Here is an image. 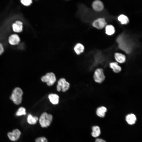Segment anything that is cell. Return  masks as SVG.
Instances as JSON below:
<instances>
[{
	"mask_svg": "<svg viewBox=\"0 0 142 142\" xmlns=\"http://www.w3.org/2000/svg\"><path fill=\"white\" fill-rule=\"evenodd\" d=\"M52 115L46 112L43 113L39 118V122L42 128H46L49 126L52 121Z\"/></svg>",
	"mask_w": 142,
	"mask_h": 142,
	"instance_id": "cell-1",
	"label": "cell"
},
{
	"mask_svg": "<svg viewBox=\"0 0 142 142\" xmlns=\"http://www.w3.org/2000/svg\"><path fill=\"white\" fill-rule=\"evenodd\" d=\"M23 94V92L21 89L19 87H16L13 90L10 99L15 104L19 105L22 102Z\"/></svg>",
	"mask_w": 142,
	"mask_h": 142,
	"instance_id": "cell-2",
	"label": "cell"
},
{
	"mask_svg": "<svg viewBox=\"0 0 142 142\" xmlns=\"http://www.w3.org/2000/svg\"><path fill=\"white\" fill-rule=\"evenodd\" d=\"M120 48L128 54L129 53L131 50V47L122 35L118 36L117 39Z\"/></svg>",
	"mask_w": 142,
	"mask_h": 142,
	"instance_id": "cell-3",
	"label": "cell"
},
{
	"mask_svg": "<svg viewBox=\"0 0 142 142\" xmlns=\"http://www.w3.org/2000/svg\"><path fill=\"white\" fill-rule=\"evenodd\" d=\"M42 81L46 83L49 86L53 85L55 82L56 79L55 74L52 72H49L43 76L41 78Z\"/></svg>",
	"mask_w": 142,
	"mask_h": 142,
	"instance_id": "cell-4",
	"label": "cell"
},
{
	"mask_svg": "<svg viewBox=\"0 0 142 142\" xmlns=\"http://www.w3.org/2000/svg\"><path fill=\"white\" fill-rule=\"evenodd\" d=\"M70 86L69 83L65 79L62 78L60 79L58 82L57 90L58 92L62 90L63 92H65L68 90Z\"/></svg>",
	"mask_w": 142,
	"mask_h": 142,
	"instance_id": "cell-5",
	"label": "cell"
},
{
	"mask_svg": "<svg viewBox=\"0 0 142 142\" xmlns=\"http://www.w3.org/2000/svg\"><path fill=\"white\" fill-rule=\"evenodd\" d=\"M21 135V132L18 129L16 128L12 131L8 132L7 134L8 139L11 141L15 142L20 138Z\"/></svg>",
	"mask_w": 142,
	"mask_h": 142,
	"instance_id": "cell-6",
	"label": "cell"
},
{
	"mask_svg": "<svg viewBox=\"0 0 142 142\" xmlns=\"http://www.w3.org/2000/svg\"><path fill=\"white\" fill-rule=\"evenodd\" d=\"M105 78L103 69L100 68L97 69L94 74V79L95 82L101 83L103 82Z\"/></svg>",
	"mask_w": 142,
	"mask_h": 142,
	"instance_id": "cell-7",
	"label": "cell"
},
{
	"mask_svg": "<svg viewBox=\"0 0 142 142\" xmlns=\"http://www.w3.org/2000/svg\"><path fill=\"white\" fill-rule=\"evenodd\" d=\"M106 24L104 18H99L93 22L92 25L93 27L97 29H101L105 26Z\"/></svg>",
	"mask_w": 142,
	"mask_h": 142,
	"instance_id": "cell-8",
	"label": "cell"
},
{
	"mask_svg": "<svg viewBox=\"0 0 142 142\" xmlns=\"http://www.w3.org/2000/svg\"><path fill=\"white\" fill-rule=\"evenodd\" d=\"M9 43L11 45H15L18 44L20 41V39L18 36L16 34L11 35L9 38Z\"/></svg>",
	"mask_w": 142,
	"mask_h": 142,
	"instance_id": "cell-9",
	"label": "cell"
},
{
	"mask_svg": "<svg viewBox=\"0 0 142 142\" xmlns=\"http://www.w3.org/2000/svg\"><path fill=\"white\" fill-rule=\"evenodd\" d=\"M92 6L94 9L97 11H102L104 8L103 3L99 0H96L93 3Z\"/></svg>",
	"mask_w": 142,
	"mask_h": 142,
	"instance_id": "cell-10",
	"label": "cell"
},
{
	"mask_svg": "<svg viewBox=\"0 0 142 142\" xmlns=\"http://www.w3.org/2000/svg\"><path fill=\"white\" fill-rule=\"evenodd\" d=\"M26 120L28 124L33 125L36 124L39 120V118L37 116H33L31 114H29L27 116Z\"/></svg>",
	"mask_w": 142,
	"mask_h": 142,
	"instance_id": "cell-11",
	"label": "cell"
},
{
	"mask_svg": "<svg viewBox=\"0 0 142 142\" xmlns=\"http://www.w3.org/2000/svg\"><path fill=\"white\" fill-rule=\"evenodd\" d=\"M23 23L19 21H16L12 25L13 30L15 32H20L23 30Z\"/></svg>",
	"mask_w": 142,
	"mask_h": 142,
	"instance_id": "cell-12",
	"label": "cell"
},
{
	"mask_svg": "<svg viewBox=\"0 0 142 142\" xmlns=\"http://www.w3.org/2000/svg\"><path fill=\"white\" fill-rule=\"evenodd\" d=\"M48 98L50 102L53 104H58L59 101V97L56 94L51 93L48 95Z\"/></svg>",
	"mask_w": 142,
	"mask_h": 142,
	"instance_id": "cell-13",
	"label": "cell"
},
{
	"mask_svg": "<svg viewBox=\"0 0 142 142\" xmlns=\"http://www.w3.org/2000/svg\"><path fill=\"white\" fill-rule=\"evenodd\" d=\"M114 57L116 60L120 63H123L126 60L125 55L120 53H115L114 54Z\"/></svg>",
	"mask_w": 142,
	"mask_h": 142,
	"instance_id": "cell-14",
	"label": "cell"
},
{
	"mask_svg": "<svg viewBox=\"0 0 142 142\" xmlns=\"http://www.w3.org/2000/svg\"><path fill=\"white\" fill-rule=\"evenodd\" d=\"M126 120L128 124L132 125L135 123L136 119L135 116L134 114H131L126 116Z\"/></svg>",
	"mask_w": 142,
	"mask_h": 142,
	"instance_id": "cell-15",
	"label": "cell"
},
{
	"mask_svg": "<svg viewBox=\"0 0 142 142\" xmlns=\"http://www.w3.org/2000/svg\"><path fill=\"white\" fill-rule=\"evenodd\" d=\"M109 66L110 67L113 69V71L115 73H119L121 71V67L116 62L110 63L109 64Z\"/></svg>",
	"mask_w": 142,
	"mask_h": 142,
	"instance_id": "cell-16",
	"label": "cell"
},
{
	"mask_svg": "<svg viewBox=\"0 0 142 142\" xmlns=\"http://www.w3.org/2000/svg\"><path fill=\"white\" fill-rule=\"evenodd\" d=\"M107 111V109L105 107L102 106L99 107L97 109V114L98 116L101 117H104L105 115V113Z\"/></svg>",
	"mask_w": 142,
	"mask_h": 142,
	"instance_id": "cell-17",
	"label": "cell"
},
{
	"mask_svg": "<svg viewBox=\"0 0 142 142\" xmlns=\"http://www.w3.org/2000/svg\"><path fill=\"white\" fill-rule=\"evenodd\" d=\"M74 50L76 53L78 55L80 54L83 52L84 50V47L81 44L78 43L75 46Z\"/></svg>",
	"mask_w": 142,
	"mask_h": 142,
	"instance_id": "cell-18",
	"label": "cell"
},
{
	"mask_svg": "<svg viewBox=\"0 0 142 142\" xmlns=\"http://www.w3.org/2000/svg\"><path fill=\"white\" fill-rule=\"evenodd\" d=\"M26 114V109L24 107H21L16 111L15 115L17 116L20 117L25 115Z\"/></svg>",
	"mask_w": 142,
	"mask_h": 142,
	"instance_id": "cell-19",
	"label": "cell"
},
{
	"mask_svg": "<svg viewBox=\"0 0 142 142\" xmlns=\"http://www.w3.org/2000/svg\"><path fill=\"white\" fill-rule=\"evenodd\" d=\"M93 132L92 133V136L94 137L98 136L100 134L99 127L98 126H93L92 128Z\"/></svg>",
	"mask_w": 142,
	"mask_h": 142,
	"instance_id": "cell-20",
	"label": "cell"
},
{
	"mask_svg": "<svg viewBox=\"0 0 142 142\" xmlns=\"http://www.w3.org/2000/svg\"><path fill=\"white\" fill-rule=\"evenodd\" d=\"M105 33L109 35H111L115 32V30L114 26L112 25L107 26L105 28Z\"/></svg>",
	"mask_w": 142,
	"mask_h": 142,
	"instance_id": "cell-21",
	"label": "cell"
},
{
	"mask_svg": "<svg viewBox=\"0 0 142 142\" xmlns=\"http://www.w3.org/2000/svg\"><path fill=\"white\" fill-rule=\"evenodd\" d=\"M118 19L122 24H126L129 22L128 17L124 14L120 15L118 17Z\"/></svg>",
	"mask_w": 142,
	"mask_h": 142,
	"instance_id": "cell-22",
	"label": "cell"
},
{
	"mask_svg": "<svg viewBox=\"0 0 142 142\" xmlns=\"http://www.w3.org/2000/svg\"><path fill=\"white\" fill-rule=\"evenodd\" d=\"M35 142H48L47 139L44 137H40L36 138Z\"/></svg>",
	"mask_w": 142,
	"mask_h": 142,
	"instance_id": "cell-23",
	"label": "cell"
},
{
	"mask_svg": "<svg viewBox=\"0 0 142 142\" xmlns=\"http://www.w3.org/2000/svg\"><path fill=\"white\" fill-rule=\"evenodd\" d=\"M21 2L23 5L26 6L30 5L32 3L31 0H22Z\"/></svg>",
	"mask_w": 142,
	"mask_h": 142,
	"instance_id": "cell-24",
	"label": "cell"
},
{
	"mask_svg": "<svg viewBox=\"0 0 142 142\" xmlns=\"http://www.w3.org/2000/svg\"><path fill=\"white\" fill-rule=\"evenodd\" d=\"M4 52V49L1 43H0V55L2 54Z\"/></svg>",
	"mask_w": 142,
	"mask_h": 142,
	"instance_id": "cell-25",
	"label": "cell"
},
{
	"mask_svg": "<svg viewBox=\"0 0 142 142\" xmlns=\"http://www.w3.org/2000/svg\"><path fill=\"white\" fill-rule=\"evenodd\" d=\"M95 142H106L104 140L100 139H97L96 140Z\"/></svg>",
	"mask_w": 142,
	"mask_h": 142,
	"instance_id": "cell-26",
	"label": "cell"
}]
</instances>
